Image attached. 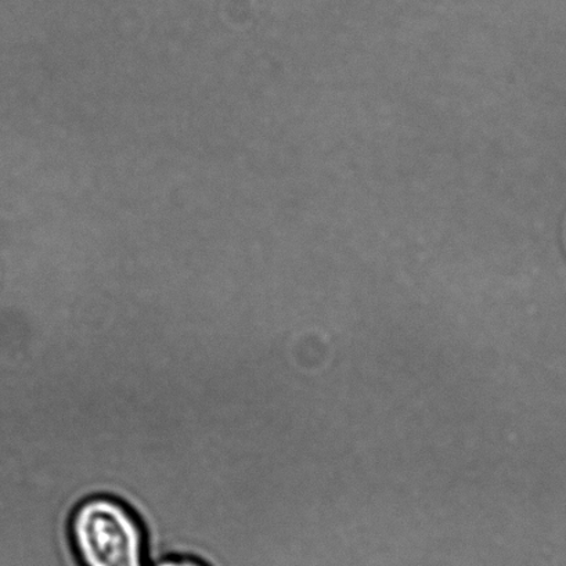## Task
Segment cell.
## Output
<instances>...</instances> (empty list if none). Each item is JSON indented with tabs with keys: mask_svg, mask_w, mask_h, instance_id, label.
Instances as JSON below:
<instances>
[{
	"mask_svg": "<svg viewBox=\"0 0 566 566\" xmlns=\"http://www.w3.org/2000/svg\"><path fill=\"white\" fill-rule=\"evenodd\" d=\"M70 538L81 566H148L145 527L128 505L107 494L76 505Z\"/></svg>",
	"mask_w": 566,
	"mask_h": 566,
	"instance_id": "obj_1",
	"label": "cell"
},
{
	"mask_svg": "<svg viewBox=\"0 0 566 566\" xmlns=\"http://www.w3.org/2000/svg\"><path fill=\"white\" fill-rule=\"evenodd\" d=\"M148 566H208L202 560L187 557V555H169L161 559L154 560Z\"/></svg>",
	"mask_w": 566,
	"mask_h": 566,
	"instance_id": "obj_2",
	"label": "cell"
}]
</instances>
